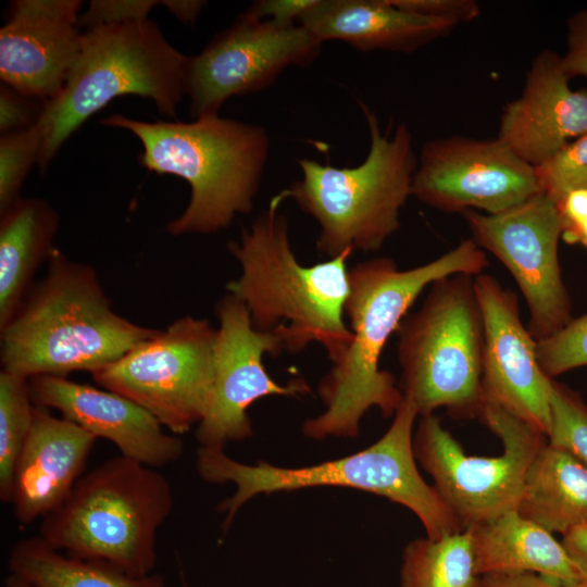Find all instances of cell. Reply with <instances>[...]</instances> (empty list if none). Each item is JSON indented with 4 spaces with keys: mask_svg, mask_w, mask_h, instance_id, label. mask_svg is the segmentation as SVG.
Here are the masks:
<instances>
[{
    "mask_svg": "<svg viewBox=\"0 0 587 587\" xmlns=\"http://www.w3.org/2000/svg\"><path fill=\"white\" fill-rule=\"evenodd\" d=\"M489 262L471 238L422 265L400 270L395 260L379 257L349 270L345 315L352 339L342 357L317 386L325 410L307 420L302 433L312 439L355 437L372 408L392 416L403 400L391 373L380 369L383 350L414 301L434 282L454 274L477 276Z\"/></svg>",
    "mask_w": 587,
    "mask_h": 587,
    "instance_id": "6da1fadb",
    "label": "cell"
},
{
    "mask_svg": "<svg viewBox=\"0 0 587 587\" xmlns=\"http://www.w3.org/2000/svg\"><path fill=\"white\" fill-rule=\"evenodd\" d=\"M285 199L273 196L249 229L227 245L240 275L226 284L246 307L254 329L275 336L284 352L297 354L317 342L337 362L351 342L345 323L351 253L302 265L290 245Z\"/></svg>",
    "mask_w": 587,
    "mask_h": 587,
    "instance_id": "7a4b0ae2",
    "label": "cell"
},
{
    "mask_svg": "<svg viewBox=\"0 0 587 587\" xmlns=\"http://www.w3.org/2000/svg\"><path fill=\"white\" fill-rule=\"evenodd\" d=\"M47 262L43 278L0 328L2 371L27 379L91 374L159 332L117 314L92 266L58 248Z\"/></svg>",
    "mask_w": 587,
    "mask_h": 587,
    "instance_id": "3957f363",
    "label": "cell"
},
{
    "mask_svg": "<svg viewBox=\"0 0 587 587\" xmlns=\"http://www.w3.org/2000/svg\"><path fill=\"white\" fill-rule=\"evenodd\" d=\"M105 126L133 133L142 145L139 163L185 179V211L166 225L174 236L214 234L252 211L270 152L264 127L218 115L183 122H145L113 114Z\"/></svg>",
    "mask_w": 587,
    "mask_h": 587,
    "instance_id": "277c9868",
    "label": "cell"
},
{
    "mask_svg": "<svg viewBox=\"0 0 587 587\" xmlns=\"http://www.w3.org/2000/svg\"><path fill=\"white\" fill-rule=\"evenodd\" d=\"M419 412L403 396L387 432L370 447L340 459L304 467H279L258 462L248 465L229 458L224 448L200 446L196 454L199 476L209 483L230 482L232 497L218 504L226 530L238 510L254 496L316 486L350 487L385 497L412 511L426 535L437 539L464 529L434 486L421 476L413 450Z\"/></svg>",
    "mask_w": 587,
    "mask_h": 587,
    "instance_id": "5b68a950",
    "label": "cell"
},
{
    "mask_svg": "<svg viewBox=\"0 0 587 587\" xmlns=\"http://www.w3.org/2000/svg\"><path fill=\"white\" fill-rule=\"evenodd\" d=\"M370 134L364 161L336 167L312 159L297 161L301 178L279 193L291 199L320 227L317 251L336 258L345 252H377L400 227L417 165L412 134L400 124L382 133L374 112L360 102Z\"/></svg>",
    "mask_w": 587,
    "mask_h": 587,
    "instance_id": "8992f818",
    "label": "cell"
},
{
    "mask_svg": "<svg viewBox=\"0 0 587 587\" xmlns=\"http://www.w3.org/2000/svg\"><path fill=\"white\" fill-rule=\"evenodd\" d=\"M172 508L167 478L120 454L84 474L41 520L38 536L68 555L146 576L155 565L158 529Z\"/></svg>",
    "mask_w": 587,
    "mask_h": 587,
    "instance_id": "52a82bcc",
    "label": "cell"
},
{
    "mask_svg": "<svg viewBox=\"0 0 587 587\" xmlns=\"http://www.w3.org/2000/svg\"><path fill=\"white\" fill-rule=\"evenodd\" d=\"M188 57L149 20L86 29L62 91L45 103L38 166L46 171L64 141L91 115L123 95L150 98L175 117L186 93Z\"/></svg>",
    "mask_w": 587,
    "mask_h": 587,
    "instance_id": "ba28073f",
    "label": "cell"
},
{
    "mask_svg": "<svg viewBox=\"0 0 587 587\" xmlns=\"http://www.w3.org/2000/svg\"><path fill=\"white\" fill-rule=\"evenodd\" d=\"M396 335L400 389L419 415L445 408L457 419L478 417L485 335L474 276L434 282Z\"/></svg>",
    "mask_w": 587,
    "mask_h": 587,
    "instance_id": "9c48e42d",
    "label": "cell"
},
{
    "mask_svg": "<svg viewBox=\"0 0 587 587\" xmlns=\"http://www.w3.org/2000/svg\"><path fill=\"white\" fill-rule=\"evenodd\" d=\"M477 419L501 440V454H466L435 414L422 415L413 435L415 460L463 528L516 510L527 473L548 442L545 434L498 404L483 402Z\"/></svg>",
    "mask_w": 587,
    "mask_h": 587,
    "instance_id": "30bf717a",
    "label": "cell"
},
{
    "mask_svg": "<svg viewBox=\"0 0 587 587\" xmlns=\"http://www.w3.org/2000/svg\"><path fill=\"white\" fill-rule=\"evenodd\" d=\"M215 339L209 320L186 315L90 375L99 387L133 400L170 433L183 435L209 407Z\"/></svg>",
    "mask_w": 587,
    "mask_h": 587,
    "instance_id": "8fae6325",
    "label": "cell"
},
{
    "mask_svg": "<svg viewBox=\"0 0 587 587\" xmlns=\"http://www.w3.org/2000/svg\"><path fill=\"white\" fill-rule=\"evenodd\" d=\"M463 214L474 241L495 255L516 282L535 339L564 327L573 317L559 262L562 221L557 203L539 192L502 213L470 210Z\"/></svg>",
    "mask_w": 587,
    "mask_h": 587,
    "instance_id": "7c38bea8",
    "label": "cell"
},
{
    "mask_svg": "<svg viewBox=\"0 0 587 587\" xmlns=\"http://www.w3.org/2000/svg\"><path fill=\"white\" fill-rule=\"evenodd\" d=\"M322 42L300 24L280 25L242 15L203 50L188 57L186 95L197 120L217 115L223 103L271 86L288 67L308 66Z\"/></svg>",
    "mask_w": 587,
    "mask_h": 587,
    "instance_id": "4fadbf2b",
    "label": "cell"
},
{
    "mask_svg": "<svg viewBox=\"0 0 587 587\" xmlns=\"http://www.w3.org/2000/svg\"><path fill=\"white\" fill-rule=\"evenodd\" d=\"M540 192L535 168L498 137L451 136L423 145L412 196L448 213L498 214Z\"/></svg>",
    "mask_w": 587,
    "mask_h": 587,
    "instance_id": "5bb4252c",
    "label": "cell"
},
{
    "mask_svg": "<svg viewBox=\"0 0 587 587\" xmlns=\"http://www.w3.org/2000/svg\"><path fill=\"white\" fill-rule=\"evenodd\" d=\"M218 321L214 346V379L207 412L198 424L200 446L224 448L252 435L249 407L266 396L298 397L310 391L307 383H276L263 365V355L284 352L280 341L253 328L245 304L227 294L215 307Z\"/></svg>",
    "mask_w": 587,
    "mask_h": 587,
    "instance_id": "9a60e30c",
    "label": "cell"
},
{
    "mask_svg": "<svg viewBox=\"0 0 587 587\" xmlns=\"http://www.w3.org/2000/svg\"><path fill=\"white\" fill-rule=\"evenodd\" d=\"M484 322L483 402L498 404L548 435L553 378L541 370L537 340L520 315L515 292L490 274L474 277Z\"/></svg>",
    "mask_w": 587,
    "mask_h": 587,
    "instance_id": "2e32d148",
    "label": "cell"
},
{
    "mask_svg": "<svg viewBox=\"0 0 587 587\" xmlns=\"http://www.w3.org/2000/svg\"><path fill=\"white\" fill-rule=\"evenodd\" d=\"M78 0H16L0 29L3 84L48 102L63 89L80 49Z\"/></svg>",
    "mask_w": 587,
    "mask_h": 587,
    "instance_id": "e0dca14e",
    "label": "cell"
},
{
    "mask_svg": "<svg viewBox=\"0 0 587 587\" xmlns=\"http://www.w3.org/2000/svg\"><path fill=\"white\" fill-rule=\"evenodd\" d=\"M28 384L35 405L58 410L97 439L111 441L124 457L160 469L183 454L177 435L166 433L153 415L120 394L59 376L33 377Z\"/></svg>",
    "mask_w": 587,
    "mask_h": 587,
    "instance_id": "ac0fdd59",
    "label": "cell"
},
{
    "mask_svg": "<svg viewBox=\"0 0 587 587\" xmlns=\"http://www.w3.org/2000/svg\"><path fill=\"white\" fill-rule=\"evenodd\" d=\"M561 55L545 49L532 61L522 93L508 102L498 138L532 166L587 134V89L574 90Z\"/></svg>",
    "mask_w": 587,
    "mask_h": 587,
    "instance_id": "d6986e66",
    "label": "cell"
},
{
    "mask_svg": "<svg viewBox=\"0 0 587 587\" xmlns=\"http://www.w3.org/2000/svg\"><path fill=\"white\" fill-rule=\"evenodd\" d=\"M97 438L77 424L35 405L28 438L17 459L10 502L20 525L54 511L84 475Z\"/></svg>",
    "mask_w": 587,
    "mask_h": 587,
    "instance_id": "ffe728a7",
    "label": "cell"
},
{
    "mask_svg": "<svg viewBox=\"0 0 587 587\" xmlns=\"http://www.w3.org/2000/svg\"><path fill=\"white\" fill-rule=\"evenodd\" d=\"M320 42L338 40L363 51L410 53L449 35L452 22L395 7L390 0H315L299 20Z\"/></svg>",
    "mask_w": 587,
    "mask_h": 587,
    "instance_id": "44dd1931",
    "label": "cell"
},
{
    "mask_svg": "<svg viewBox=\"0 0 587 587\" xmlns=\"http://www.w3.org/2000/svg\"><path fill=\"white\" fill-rule=\"evenodd\" d=\"M471 528L480 576L530 572L564 585L583 584L562 541L516 510Z\"/></svg>",
    "mask_w": 587,
    "mask_h": 587,
    "instance_id": "7402d4cb",
    "label": "cell"
},
{
    "mask_svg": "<svg viewBox=\"0 0 587 587\" xmlns=\"http://www.w3.org/2000/svg\"><path fill=\"white\" fill-rule=\"evenodd\" d=\"M59 215L45 200L20 198L0 220V328L18 311L54 249Z\"/></svg>",
    "mask_w": 587,
    "mask_h": 587,
    "instance_id": "603a6c76",
    "label": "cell"
},
{
    "mask_svg": "<svg viewBox=\"0 0 587 587\" xmlns=\"http://www.w3.org/2000/svg\"><path fill=\"white\" fill-rule=\"evenodd\" d=\"M516 511L562 536L587 523V466L547 442L527 473Z\"/></svg>",
    "mask_w": 587,
    "mask_h": 587,
    "instance_id": "cb8c5ba5",
    "label": "cell"
},
{
    "mask_svg": "<svg viewBox=\"0 0 587 587\" xmlns=\"http://www.w3.org/2000/svg\"><path fill=\"white\" fill-rule=\"evenodd\" d=\"M9 570L30 587H165L163 576H132L103 563L68 555L39 536L11 549Z\"/></svg>",
    "mask_w": 587,
    "mask_h": 587,
    "instance_id": "d4e9b609",
    "label": "cell"
},
{
    "mask_svg": "<svg viewBox=\"0 0 587 587\" xmlns=\"http://www.w3.org/2000/svg\"><path fill=\"white\" fill-rule=\"evenodd\" d=\"M472 528L410 541L402 555L401 587H480Z\"/></svg>",
    "mask_w": 587,
    "mask_h": 587,
    "instance_id": "484cf974",
    "label": "cell"
},
{
    "mask_svg": "<svg viewBox=\"0 0 587 587\" xmlns=\"http://www.w3.org/2000/svg\"><path fill=\"white\" fill-rule=\"evenodd\" d=\"M35 404L28 379L0 372V498L9 503L17 459L28 438Z\"/></svg>",
    "mask_w": 587,
    "mask_h": 587,
    "instance_id": "4316f807",
    "label": "cell"
},
{
    "mask_svg": "<svg viewBox=\"0 0 587 587\" xmlns=\"http://www.w3.org/2000/svg\"><path fill=\"white\" fill-rule=\"evenodd\" d=\"M549 402L548 442L570 452L587 466V403L579 394L554 379Z\"/></svg>",
    "mask_w": 587,
    "mask_h": 587,
    "instance_id": "83f0119b",
    "label": "cell"
},
{
    "mask_svg": "<svg viewBox=\"0 0 587 587\" xmlns=\"http://www.w3.org/2000/svg\"><path fill=\"white\" fill-rule=\"evenodd\" d=\"M41 134L38 125L1 135L0 213L21 198L20 190L32 166L38 162Z\"/></svg>",
    "mask_w": 587,
    "mask_h": 587,
    "instance_id": "f1b7e54d",
    "label": "cell"
},
{
    "mask_svg": "<svg viewBox=\"0 0 587 587\" xmlns=\"http://www.w3.org/2000/svg\"><path fill=\"white\" fill-rule=\"evenodd\" d=\"M534 168L540 192L555 203L573 190L587 189V134Z\"/></svg>",
    "mask_w": 587,
    "mask_h": 587,
    "instance_id": "f546056e",
    "label": "cell"
},
{
    "mask_svg": "<svg viewBox=\"0 0 587 587\" xmlns=\"http://www.w3.org/2000/svg\"><path fill=\"white\" fill-rule=\"evenodd\" d=\"M537 359L545 374L553 379L587 366V313L572 319L553 335L537 340Z\"/></svg>",
    "mask_w": 587,
    "mask_h": 587,
    "instance_id": "4dcf8cb0",
    "label": "cell"
},
{
    "mask_svg": "<svg viewBox=\"0 0 587 587\" xmlns=\"http://www.w3.org/2000/svg\"><path fill=\"white\" fill-rule=\"evenodd\" d=\"M160 1L153 0H93L84 15L79 16L78 26L86 29L108 24H120L148 20V13Z\"/></svg>",
    "mask_w": 587,
    "mask_h": 587,
    "instance_id": "1f68e13d",
    "label": "cell"
},
{
    "mask_svg": "<svg viewBox=\"0 0 587 587\" xmlns=\"http://www.w3.org/2000/svg\"><path fill=\"white\" fill-rule=\"evenodd\" d=\"M27 97L1 83L0 130L1 135L27 129L37 124L45 102ZM40 101V100H39Z\"/></svg>",
    "mask_w": 587,
    "mask_h": 587,
    "instance_id": "d6a6232c",
    "label": "cell"
},
{
    "mask_svg": "<svg viewBox=\"0 0 587 587\" xmlns=\"http://www.w3.org/2000/svg\"><path fill=\"white\" fill-rule=\"evenodd\" d=\"M391 3L414 14L446 20L457 26L469 23L480 14V7L474 0H390Z\"/></svg>",
    "mask_w": 587,
    "mask_h": 587,
    "instance_id": "836d02e7",
    "label": "cell"
},
{
    "mask_svg": "<svg viewBox=\"0 0 587 587\" xmlns=\"http://www.w3.org/2000/svg\"><path fill=\"white\" fill-rule=\"evenodd\" d=\"M566 28V51L561 55L563 71L570 78L587 77V11L572 14Z\"/></svg>",
    "mask_w": 587,
    "mask_h": 587,
    "instance_id": "e575fe53",
    "label": "cell"
},
{
    "mask_svg": "<svg viewBox=\"0 0 587 587\" xmlns=\"http://www.w3.org/2000/svg\"><path fill=\"white\" fill-rule=\"evenodd\" d=\"M315 0H259L241 14L253 21H271L280 25H296Z\"/></svg>",
    "mask_w": 587,
    "mask_h": 587,
    "instance_id": "d590c367",
    "label": "cell"
},
{
    "mask_svg": "<svg viewBox=\"0 0 587 587\" xmlns=\"http://www.w3.org/2000/svg\"><path fill=\"white\" fill-rule=\"evenodd\" d=\"M480 587H587L564 585L530 572L499 573L482 576Z\"/></svg>",
    "mask_w": 587,
    "mask_h": 587,
    "instance_id": "8d00e7d4",
    "label": "cell"
},
{
    "mask_svg": "<svg viewBox=\"0 0 587 587\" xmlns=\"http://www.w3.org/2000/svg\"><path fill=\"white\" fill-rule=\"evenodd\" d=\"M562 545L587 586V523L563 535Z\"/></svg>",
    "mask_w": 587,
    "mask_h": 587,
    "instance_id": "74e56055",
    "label": "cell"
},
{
    "mask_svg": "<svg viewBox=\"0 0 587 587\" xmlns=\"http://www.w3.org/2000/svg\"><path fill=\"white\" fill-rule=\"evenodd\" d=\"M557 207L562 221V228L572 226L587 218V189H576L564 196Z\"/></svg>",
    "mask_w": 587,
    "mask_h": 587,
    "instance_id": "f35d334b",
    "label": "cell"
},
{
    "mask_svg": "<svg viewBox=\"0 0 587 587\" xmlns=\"http://www.w3.org/2000/svg\"><path fill=\"white\" fill-rule=\"evenodd\" d=\"M162 4L178 21L192 24L196 22L205 2L200 0H166L162 1Z\"/></svg>",
    "mask_w": 587,
    "mask_h": 587,
    "instance_id": "ab89813d",
    "label": "cell"
},
{
    "mask_svg": "<svg viewBox=\"0 0 587 587\" xmlns=\"http://www.w3.org/2000/svg\"><path fill=\"white\" fill-rule=\"evenodd\" d=\"M561 239L569 245H580L587 248V218L562 228Z\"/></svg>",
    "mask_w": 587,
    "mask_h": 587,
    "instance_id": "60d3db41",
    "label": "cell"
},
{
    "mask_svg": "<svg viewBox=\"0 0 587 587\" xmlns=\"http://www.w3.org/2000/svg\"><path fill=\"white\" fill-rule=\"evenodd\" d=\"M5 587H30L28 584H26L21 578L10 574L5 580Z\"/></svg>",
    "mask_w": 587,
    "mask_h": 587,
    "instance_id": "b9f144b4",
    "label": "cell"
}]
</instances>
